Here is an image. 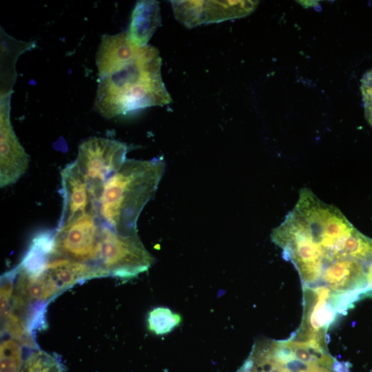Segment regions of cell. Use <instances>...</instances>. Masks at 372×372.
Segmentation results:
<instances>
[{
    "label": "cell",
    "mask_w": 372,
    "mask_h": 372,
    "mask_svg": "<svg viewBox=\"0 0 372 372\" xmlns=\"http://www.w3.org/2000/svg\"><path fill=\"white\" fill-rule=\"evenodd\" d=\"M96 64L94 108L105 118L172 101L161 77L158 50L134 44L127 32L102 37Z\"/></svg>",
    "instance_id": "6da1fadb"
},
{
    "label": "cell",
    "mask_w": 372,
    "mask_h": 372,
    "mask_svg": "<svg viewBox=\"0 0 372 372\" xmlns=\"http://www.w3.org/2000/svg\"><path fill=\"white\" fill-rule=\"evenodd\" d=\"M165 169L163 158L129 159L106 181L96 212L101 223L122 234L137 233V221L154 196Z\"/></svg>",
    "instance_id": "7a4b0ae2"
},
{
    "label": "cell",
    "mask_w": 372,
    "mask_h": 372,
    "mask_svg": "<svg viewBox=\"0 0 372 372\" xmlns=\"http://www.w3.org/2000/svg\"><path fill=\"white\" fill-rule=\"evenodd\" d=\"M154 262L138 234H119L102 224L96 267L105 276L135 277Z\"/></svg>",
    "instance_id": "3957f363"
},
{
    "label": "cell",
    "mask_w": 372,
    "mask_h": 372,
    "mask_svg": "<svg viewBox=\"0 0 372 372\" xmlns=\"http://www.w3.org/2000/svg\"><path fill=\"white\" fill-rule=\"evenodd\" d=\"M127 145L121 141L91 137L83 141L74 161L87 182L95 207L106 181L126 161Z\"/></svg>",
    "instance_id": "277c9868"
},
{
    "label": "cell",
    "mask_w": 372,
    "mask_h": 372,
    "mask_svg": "<svg viewBox=\"0 0 372 372\" xmlns=\"http://www.w3.org/2000/svg\"><path fill=\"white\" fill-rule=\"evenodd\" d=\"M101 228L102 223L97 214L92 211L56 229L51 256L66 258L96 267Z\"/></svg>",
    "instance_id": "5b68a950"
},
{
    "label": "cell",
    "mask_w": 372,
    "mask_h": 372,
    "mask_svg": "<svg viewBox=\"0 0 372 372\" xmlns=\"http://www.w3.org/2000/svg\"><path fill=\"white\" fill-rule=\"evenodd\" d=\"M342 295L325 286L303 287V316L298 338L326 342V333L338 313Z\"/></svg>",
    "instance_id": "8992f818"
},
{
    "label": "cell",
    "mask_w": 372,
    "mask_h": 372,
    "mask_svg": "<svg viewBox=\"0 0 372 372\" xmlns=\"http://www.w3.org/2000/svg\"><path fill=\"white\" fill-rule=\"evenodd\" d=\"M175 18L188 28L244 17L257 1H172Z\"/></svg>",
    "instance_id": "52a82bcc"
},
{
    "label": "cell",
    "mask_w": 372,
    "mask_h": 372,
    "mask_svg": "<svg viewBox=\"0 0 372 372\" xmlns=\"http://www.w3.org/2000/svg\"><path fill=\"white\" fill-rule=\"evenodd\" d=\"M12 93L0 97V185L5 187L19 180L29 167L30 156L20 143L10 121Z\"/></svg>",
    "instance_id": "ba28073f"
},
{
    "label": "cell",
    "mask_w": 372,
    "mask_h": 372,
    "mask_svg": "<svg viewBox=\"0 0 372 372\" xmlns=\"http://www.w3.org/2000/svg\"><path fill=\"white\" fill-rule=\"evenodd\" d=\"M62 211L56 229H60L88 212H96L87 180L75 161L61 172Z\"/></svg>",
    "instance_id": "9c48e42d"
},
{
    "label": "cell",
    "mask_w": 372,
    "mask_h": 372,
    "mask_svg": "<svg viewBox=\"0 0 372 372\" xmlns=\"http://www.w3.org/2000/svg\"><path fill=\"white\" fill-rule=\"evenodd\" d=\"M41 273L59 293L87 280L105 276L95 266L51 256Z\"/></svg>",
    "instance_id": "30bf717a"
},
{
    "label": "cell",
    "mask_w": 372,
    "mask_h": 372,
    "mask_svg": "<svg viewBox=\"0 0 372 372\" xmlns=\"http://www.w3.org/2000/svg\"><path fill=\"white\" fill-rule=\"evenodd\" d=\"M161 10L156 1H137L132 14L128 37L138 46H145L161 24Z\"/></svg>",
    "instance_id": "8fae6325"
},
{
    "label": "cell",
    "mask_w": 372,
    "mask_h": 372,
    "mask_svg": "<svg viewBox=\"0 0 372 372\" xmlns=\"http://www.w3.org/2000/svg\"><path fill=\"white\" fill-rule=\"evenodd\" d=\"M30 48V43L15 40L1 30V90H12L16 78V60Z\"/></svg>",
    "instance_id": "7c38bea8"
},
{
    "label": "cell",
    "mask_w": 372,
    "mask_h": 372,
    "mask_svg": "<svg viewBox=\"0 0 372 372\" xmlns=\"http://www.w3.org/2000/svg\"><path fill=\"white\" fill-rule=\"evenodd\" d=\"M3 331L20 345L32 349H37L34 334L25 320L19 314L11 311L3 324Z\"/></svg>",
    "instance_id": "4fadbf2b"
},
{
    "label": "cell",
    "mask_w": 372,
    "mask_h": 372,
    "mask_svg": "<svg viewBox=\"0 0 372 372\" xmlns=\"http://www.w3.org/2000/svg\"><path fill=\"white\" fill-rule=\"evenodd\" d=\"M180 314L173 312L167 307H159L151 310L147 316V327L156 335L170 333L181 322Z\"/></svg>",
    "instance_id": "5bb4252c"
},
{
    "label": "cell",
    "mask_w": 372,
    "mask_h": 372,
    "mask_svg": "<svg viewBox=\"0 0 372 372\" xmlns=\"http://www.w3.org/2000/svg\"><path fill=\"white\" fill-rule=\"evenodd\" d=\"M20 372H63V369L57 359L35 349L23 362Z\"/></svg>",
    "instance_id": "9a60e30c"
},
{
    "label": "cell",
    "mask_w": 372,
    "mask_h": 372,
    "mask_svg": "<svg viewBox=\"0 0 372 372\" xmlns=\"http://www.w3.org/2000/svg\"><path fill=\"white\" fill-rule=\"evenodd\" d=\"M0 371L20 372L22 364V351L20 344L12 338L1 344Z\"/></svg>",
    "instance_id": "2e32d148"
},
{
    "label": "cell",
    "mask_w": 372,
    "mask_h": 372,
    "mask_svg": "<svg viewBox=\"0 0 372 372\" xmlns=\"http://www.w3.org/2000/svg\"><path fill=\"white\" fill-rule=\"evenodd\" d=\"M16 277L17 270L14 268L5 273L1 278V324L4 322L12 310Z\"/></svg>",
    "instance_id": "e0dca14e"
},
{
    "label": "cell",
    "mask_w": 372,
    "mask_h": 372,
    "mask_svg": "<svg viewBox=\"0 0 372 372\" xmlns=\"http://www.w3.org/2000/svg\"><path fill=\"white\" fill-rule=\"evenodd\" d=\"M337 360L333 357L320 361L304 362L293 354L286 364L293 372H336L335 364Z\"/></svg>",
    "instance_id": "ac0fdd59"
},
{
    "label": "cell",
    "mask_w": 372,
    "mask_h": 372,
    "mask_svg": "<svg viewBox=\"0 0 372 372\" xmlns=\"http://www.w3.org/2000/svg\"><path fill=\"white\" fill-rule=\"evenodd\" d=\"M360 90L365 117L372 127V69L363 75L361 79Z\"/></svg>",
    "instance_id": "d6986e66"
},
{
    "label": "cell",
    "mask_w": 372,
    "mask_h": 372,
    "mask_svg": "<svg viewBox=\"0 0 372 372\" xmlns=\"http://www.w3.org/2000/svg\"><path fill=\"white\" fill-rule=\"evenodd\" d=\"M366 296H372V261L366 265Z\"/></svg>",
    "instance_id": "ffe728a7"
}]
</instances>
